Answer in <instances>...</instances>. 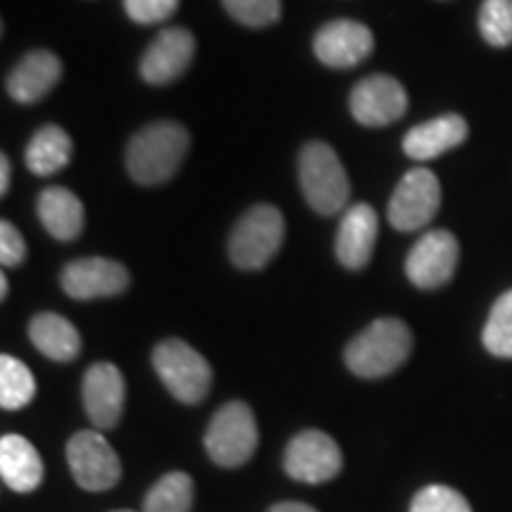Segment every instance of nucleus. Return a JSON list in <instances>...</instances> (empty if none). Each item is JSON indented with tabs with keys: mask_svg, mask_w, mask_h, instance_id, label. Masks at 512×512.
I'll return each instance as SVG.
<instances>
[{
	"mask_svg": "<svg viewBox=\"0 0 512 512\" xmlns=\"http://www.w3.org/2000/svg\"><path fill=\"white\" fill-rule=\"evenodd\" d=\"M190 147V133L178 121H155L128 140L126 169L138 185H162L176 176Z\"/></svg>",
	"mask_w": 512,
	"mask_h": 512,
	"instance_id": "f257e3e1",
	"label": "nucleus"
},
{
	"mask_svg": "<svg viewBox=\"0 0 512 512\" xmlns=\"http://www.w3.org/2000/svg\"><path fill=\"white\" fill-rule=\"evenodd\" d=\"M413 349V332L399 318H377L344 349L347 368L358 377L377 380L406 363Z\"/></svg>",
	"mask_w": 512,
	"mask_h": 512,
	"instance_id": "f03ea898",
	"label": "nucleus"
},
{
	"mask_svg": "<svg viewBox=\"0 0 512 512\" xmlns=\"http://www.w3.org/2000/svg\"><path fill=\"white\" fill-rule=\"evenodd\" d=\"M299 185L318 214L332 216L347 207L351 183L337 152L328 143L311 140L299 152Z\"/></svg>",
	"mask_w": 512,
	"mask_h": 512,
	"instance_id": "7ed1b4c3",
	"label": "nucleus"
},
{
	"mask_svg": "<svg viewBox=\"0 0 512 512\" xmlns=\"http://www.w3.org/2000/svg\"><path fill=\"white\" fill-rule=\"evenodd\" d=\"M285 240V219L273 204H256L233 226L228 240L230 261L242 271H259L278 254Z\"/></svg>",
	"mask_w": 512,
	"mask_h": 512,
	"instance_id": "20e7f679",
	"label": "nucleus"
},
{
	"mask_svg": "<svg viewBox=\"0 0 512 512\" xmlns=\"http://www.w3.org/2000/svg\"><path fill=\"white\" fill-rule=\"evenodd\" d=\"M259 446V427L252 408L245 401H228L211 418L204 448L219 467L233 470L245 465Z\"/></svg>",
	"mask_w": 512,
	"mask_h": 512,
	"instance_id": "39448f33",
	"label": "nucleus"
},
{
	"mask_svg": "<svg viewBox=\"0 0 512 512\" xmlns=\"http://www.w3.org/2000/svg\"><path fill=\"white\" fill-rule=\"evenodd\" d=\"M152 366L171 396L181 403H200L211 389V366L183 339H164L152 351Z\"/></svg>",
	"mask_w": 512,
	"mask_h": 512,
	"instance_id": "423d86ee",
	"label": "nucleus"
},
{
	"mask_svg": "<svg viewBox=\"0 0 512 512\" xmlns=\"http://www.w3.org/2000/svg\"><path fill=\"white\" fill-rule=\"evenodd\" d=\"M441 204L439 178L425 166H415L396 185L392 200L387 204L389 223L396 230L411 233L427 226L437 216Z\"/></svg>",
	"mask_w": 512,
	"mask_h": 512,
	"instance_id": "0eeeda50",
	"label": "nucleus"
},
{
	"mask_svg": "<svg viewBox=\"0 0 512 512\" xmlns=\"http://www.w3.org/2000/svg\"><path fill=\"white\" fill-rule=\"evenodd\" d=\"M67 463L76 484L86 491H107L119 484L121 460L100 432L81 430L67 444Z\"/></svg>",
	"mask_w": 512,
	"mask_h": 512,
	"instance_id": "6e6552de",
	"label": "nucleus"
},
{
	"mask_svg": "<svg viewBox=\"0 0 512 512\" xmlns=\"http://www.w3.org/2000/svg\"><path fill=\"white\" fill-rule=\"evenodd\" d=\"M342 451L330 434L304 430L294 434L285 448L283 467L292 479L304 484H323L342 472Z\"/></svg>",
	"mask_w": 512,
	"mask_h": 512,
	"instance_id": "1a4fd4ad",
	"label": "nucleus"
},
{
	"mask_svg": "<svg viewBox=\"0 0 512 512\" xmlns=\"http://www.w3.org/2000/svg\"><path fill=\"white\" fill-rule=\"evenodd\" d=\"M349 110L361 126L380 128L399 121L408 110V93L394 76L373 74L351 88Z\"/></svg>",
	"mask_w": 512,
	"mask_h": 512,
	"instance_id": "9d476101",
	"label": "nucleus"
},
{
	"mask_svg": "<svg viewBox=\"0 0 512 512\" xmlns=\"http://www.w3.org/2000/svg\"><path fill=\"white\" fill-rule=\"evenodd\" d=\"M460 247L448 230H430L415 242L406 259L408 280L420 290H437L456 273Z\"/></svg>",
	"mask_w": 512,
	"mask_h": 512,
	"instance_id": "9b49d317",
	"label": "nucleus"
},
{
	"mask_svg": "<svg viewBox=\"0 0 512 512\" xmlns=\"http://www.w3.org/2000/svg\"><path fill=\"white\" fill-rule=\"evenodd\" d=\"M60 283L67 297L91 302V299L117 297L126 292L131 285V275L119 261L105 259V256H88V259H76L64 266Z\"/></svg>",
	"mask_w": 512,
	"mask_h": 512,
	"instance_id": "f8f14e48",
	"label": "nucleus"
},
{
	"mask_svg": "<svg viewBox=\"0 0 512 512\" xmlns=\"http://www.w3.org/2000/svg\"><path fill=\"white\" fill-rule=\"evenodd\" d=\"M197 41L190 29L171 27L159 31L140 57V76L150 86H166L185 74L195 57Z\"/></svg>",
	"mask_w": 512,
	"mask_h": 512,
	"instance_id": "ddd939ff",
	"label": "nucleus"
},
{
	"mask_svg": "<svg viewBox=\"0 0 512 512\" xmlns=\"http://www.w3.org/2000/svg\"><path fill=\"white\" fill-rule=\"evenodd\" d=\"M375 38L366 24L354 19H335L313 38V53L323 64L332 69H349L361 64L373 53Z\"/></svg>",
	"mask_w": 512,
	"mask_h": 512,
	"instance_id": "4468645a",
	"label": "nucleus"
},
{
	"mask_svg": "<svg viewBox=\"0 0 512 512\" xmlns=\"http://www.w3.org/2000/svg\"><path fill=\"white\" fill-rule=\"evenodd\" d=\"M83 408L98 430H112L121 420L126 403V382L114 363H95L81 384Z\"/></svg>",
	"mask_w": 512,
	"mask_h": 512,
	"instance_id": "2eb2a0df",
	"label": "nucleus"
},
{
	"mask_svg": "<svg viewBox=\"0 0 512 512\" xmlns=\"http://www.w3.org/2000/svg\"><path fill=\"white\" fill-rule=\"evenodd\" d=\"M62 76L60 57L50 50H31L5 79L8 95L19 105H34L53 91Z\"/></svg>",
	"mask_w": 512,
	"mask_h": 512,
	"instance_id": "dca6fc26",
	"label": "nucleus"
},
{
	"mask_svg": "<svg viewBox=\"0 0 512 512\" xmlns=\"http://www.w3.org/2000/svg\"><path fill=\"white\" fill-rule=\"evenodd\" d=\"M377 240V214L370 204H354L337 230V259L344 268L358 271L370 261Z\"/></svg>",
	"mask_w": 512,
	"mask_h": 512,
	"instance_id": "f3484780",
	"label": "nucleus"
},
{
	"mask_svg": "<svg viewBox=\"0 0 512 512\" xmlns=\"http://www.w3.org/2000/svg\"><path fill=\"white\" fill-rule=\"evenodd\" d=\"M467 133L470 128L460 114H444V117L413 126L403 136V152L415 162H430V159L465 143Z\"/></svg>",
	"mask_w": 512,
	"mask_h": 512,
	"instance_id": "a211bd4d",
	"label": "nucleus"
},
{
	"mask_svg": "<svg viewBox=\"0 0 512 512\" xmlns=\"http://www.w3.org/2000/svg\"><path fill=\"white\" fill-rule=\"evenodd\" d=\"M0 477L17 494L36 491L43 482V460L36 446L19 434L0 439Z\"/></svg>",
	"mask_w": 512,
	"mask_h": 512,
	"instance_id": "6ab92c4d",
	"label": "nucleus"
},
{
	"mask_svg": "<svg viewBox=\"0 0 512 512\" xmlns=\"http://www.w3.org/2000/svg\"><path fill=\"white\" fill-rule=\"evenodd\" d=\"M38 219H41L43 228L60 242H72L83 233V223H86V211L79 197L72 190L60 188H46L38 195Z\"/></svg>",
	"mask_w": 512,
	"mask_h": 512,
	"instance_id": "aec40b11",
	"label": "nucleus"
},
{
	"mask_svg": "<svg viewBox=\"0 0 512 512\" xmlns=\"http://www.w3.org/2000/svg\"><path fill=\"white\" fill-rule=\"evenodd\" d=\"M31 344L43 356L67 363L81 354V335L60 313H38L29 323Z\"/></svg>",
	"mask_w": 512,
	"mask_h": 512,
	"instance_id": "412c9836",
	"label": "nucleus"
},
{
	"mask_svg": "<svg viewBox=\"0 0 512 512\" xmlns=\"http://www.w3.org/2000/svg\"><path fill=\"white\" fill-rule=\"evenodd\" d=\"M24 159H27L29 171H34L36 176H53L72 159V138L55 124L38 128L29 140Z\"/></svg>",
	"mask_w": 512,
	"mask_h": 512,
	"instance_id": "4be33fe9",
	"label": "nucleus"
},
{
	"mask_svg": "<svg viewBox=\"0 0 512 512\" xmlns=\"http://www.w3.org/2000/svg\"><path fill=\"white\" fill-rule=\"evenodd\" d=\"M195 501V484L188 472H169L147 491L143 512H190Z\"/></svg>",
	"mask_w": 512,
	"mask_h": 512,
	"instance_id": "5701e85b",
	"label": "nucleus"
},
{
	"mask_svg": "<svg viewBox=\"0 0 512 512\" xmlns=\"http://www.w3.org/2000/svg\"><path fill=\"white\" fill-rule=\"evenodd\" d=\"M36 396V380L31 370L15 356H0V406L5 411H19Z\"/></svg>",
	"mask_w": 512,
	"mask_h": 512,
	"instance_id": "b1692460",
	"label": "nucleus"
},
{
	"mask_svg": "<svg viewBox=\"0 0 512 512\" xmlns=\"http://www.w3.org/2000/svg\"><path fill=\"white\" fill-rule=\"evenodd\" d=\"M484 347L498 358H512V290L498 297L484 325Z\"/></svg>",
	"mask_w": 512,
	"mask_h": 512,
	"instance_id": "393cba45",
	"label": "nucleus"
},
{
	"mask_svg": "<svg viewBox=\"0 0 512 512\" xmlns=\"http://www.w3.org/2000/svg\"><path fill=\"white\" fill-rule=\"evenodd\" d=\"M479 31L489 46H512V0H484L479 8Z\"/></svg>",
	"mask_w": 512,
	"mask_h": 512,
	"instance_id": "a878e982",
	"label": "nucleus"
},
{
	"mask_svg": "<svg viewBox=\"0 0 512 512\" xmlns=\"http://www.w3.org/2000/svg\"><path fill=\"white\" fill-rule=\"evenodd\" d=\"M223 8L235 22L249 29L271 27L280 19L283 3L280 0H221Z\"/></svg>",
	"mask_w": 512,
	"mask_h": 512,
	"instance_id": "bb28decb",
	"label": "nucleus"
},
{
	"mask_svg": "<svg viewBox=\"0 0 512 512\" xmlns=\"http://www.w3.org/2000/svg\"><path fill=\"white\" fill-rule=\"evenodd\" d=\"M411 512H472L470 503L463 494H458L451 486H425L418 491L411 503Z\"/></svg>",
	"mask_w": 512,
	"mask_h": 512,
	"instance_id": "cd10ccee",
	"label": "nucleus"
},
{
	"mask_svg": "<svg viewBox=\"0 0 512 512\" xmlns=\"http://www.w3.org/2000/svg\"><path fill=\"white\" fill-rule=\"evenodd\" d=\"M181 0H124L126 15L138 24H157L174 15Z\"/></svg>",
	"mask_w": 512,
	"mask_h": 512,
	"instance_id": "c85d7f7f",
	"label": "nucleus"
},
{
	"mask_svg": "<svg viewBox=\"0 0 512 512\" xmlns=\"http://www.w3.org/2000/svg\"><path fill=\"white\" fill-rule=\"evenodd\" d=\"M27 259V242L10 221L0 223V261L3 266H19Z\"/></svg>",
	"mask_w": 512,
	"mask_h": 512,
	"instance_id": "c756f323",
	"label": "nucleus"
},
{
	"mask_svg": "<svg viewBox=\"0 0 512 512\" xmlns=\"http://www.w3.org/2000/svg\"><path fill=\"white\" fill-rule=\"evenodd\" d=\"M10 178H12L10 159H8V155H3V157H0V195H8Z\"/></svg>",
	"mask_w": 512,
	"mask_h": 512,
	"instance_id": "7c9ffc66",
	"label": "nucleus"
},
{
	"mask_svg": "<svg viewBox=\"0 0 512 512\" xmlns=\"http://www.w3.org/2000/svg\"><path fill=\"white\" fill-rule=\"evenodd\" d=\"M268 512H318L316 508L306 503H297V501H283V503H275Z\"/></svg>",
	"mask_w": 512,
	"mask_h": 512,
	"instance_id": "2f4dec72",
	"label": "nucleus"
},
{
	"mask_svg": "<svg viewBox=\"0 0 512 512\" xmlns=\"http://www.w3.org/2000/svg\"><path fill=\"white\" fill-rule=\"evenodd\" d=\"M8 292H10L8 278H5V275H0V299H5V297H8Z\"/></svg>",
	"mask_w": 512,
	"mask_h": 512,
	"instance_id": "473e14b6",
	"label": "nucleus"
},
{
	"mask_svg": "<svg viewBox=\"0 0 512 512\" xmlns=\"http://www.w3.org/2000/svg\"><path fill=\"white\" fill-rule=\"evenodd\" d=\"M112 512H136V510H126V508H124V510H112Z\"/></svg>",
	"mask_w": 512,
	"mask_h": 512,
	"instance_id": "72a5a7b5",
	"label": "nucleus"
}]
</instances>
